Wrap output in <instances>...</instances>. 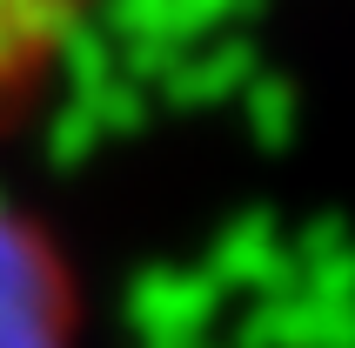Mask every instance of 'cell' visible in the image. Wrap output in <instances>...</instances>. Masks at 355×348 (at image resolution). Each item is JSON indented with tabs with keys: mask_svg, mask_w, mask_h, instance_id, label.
<instances>
[{
	"mask_svg": "<svg viewBox=\"0 0 355 348\" xmlns=\"http://www.w3.org/2000/svg\"><path fill=\"white\" fill-rule=\"evenodd\" d=\"M74 281L54 234L0 188V348H67Z\"/></svg>",
	"mask_w": 355,
	"mask_h": 348,
	"instance_id": "obj_1",
	"label": "cell"
},
{
	"mask_svg": "<svg viewBox=\"0 0 355 348\" xmlns=\"http://www.w3.org/2000/svg\"><path fill=\"white\" fill-rule=\"evenodd\" d=\"M94 7L101 0H0V134L47 101Z\"/></svg>",
	"mask_w": 355,
	"mask_h": 348,
	"instance_id": "obj_2",
	"label": "cell"
}]
</instances>
